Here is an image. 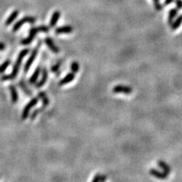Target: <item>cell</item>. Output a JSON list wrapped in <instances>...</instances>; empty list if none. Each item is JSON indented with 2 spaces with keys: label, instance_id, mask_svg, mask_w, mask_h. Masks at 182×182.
<instances>
[{
  "label": "cell",
  "instance_id": "7402d4cb",
  "mask_svg": "<svg viewBox=\"0 0 182 182\" xmlns=\"http://www.w3.org/2000/svg\"><path fill=\"white\" fill-rule=\"evenodd\" d=\"M11 64V60L10 59H7L1 65H0V74H2L6 71V70L7 69L8 67Z\"/></svg>",
  "mask_w": 182,
  "mask_h": 182
},
{
  "label": "cell",
  "instance_id": "ac0fdd59",
  "mask_svg": "<svg viewBox=\"0 0 182 182\" xmlns=\"http://www.w3.org/2000/svg\"><path fill=\"white\" fill-rule=\"evenodd\" d=\"M158 165H159V166H160V168L163 170V172H165V173H166L167 175H168V174L171 172V168L168 166V165L165 162L159 161Z\"/></svg>",
  "mask_w": 182,
  "mask_h": 182
},
{
  "label": "cell",
  "instance_id": "8fae6325",
  "mask_svg": "<svg viewBox=\"0 0 182 182\" xmlns=\"http://www.w3.org/2000/svg\"><path fill=\"white\" fill-rule=\"evenodd\" d=\"M61 16V12L59 11H55L52 14V18L50 19V25L51 28L52 27H55L56 26L57 23H58L59 20V18Z\"/></svg>",
  "mask_w": 182,
  "mask_h": 182
},
{
  "label": "cell",
  "instance_id": "ba28073f",
  "mask_svg": "<svg viewBox=\"0 0 182 182\" xmlns=\"http://www.w3.org/2000/svg\"><path fill=\"white\" fill-rule=\"evenodd\" d=\"M9 91H10L11 102H12L14 104H15V103H17L18 102V93L15 86H14V84H12V83H11V84L9 85Z\"/></svg>",
  "mask_w": 182,
  "mask_h": 182
},
{
  "label": "cell",
  "instance_id": "5b68a950",
  "mask_svg": "<svg viewBox=\"0 0 182 182\" xmlns=\"http://www.w3.org/2000/svg\"><path fill=\"white\" fill-rule=\"evenodd\" d=\"M36 22V18L31 17V16H25V17H23L21 20L15 23L14 24L12 27L13 32H17L19 29L24 25L26 23H30V24H34Z\"/></svg>",
  "mask_w": 182,
  "mask_h": 182
},
{
  "label": "cell",
  "instance_id": "5bb4252c",
  "mask_svg": "<svg viewBox=\"0 0 182 182\" xmlns=\"http://www.w3.org/2000/svg\"><path fill=\"white\" fill-rule=\"evenodd\" d=\"M150 175H152V176L156 177V178H159V179H165V178H167V176H168V175H167L166 173H165V172H161L160 171H158V170L155 169V168H151V169L150 170Z\"/></svg>",
  "mask_w": 182,
  "mask_h": 182
},
{
  "label": "cell",
  "instance_id": "ffe728a7",
  "mask_svg": "<svg viewBox=\"0 0 182 182\" xmlns=\"http://www.w3.org/2000/svg\"><path fill=\"white\" fill-rule=\"evenodd\" d=\"M107 179V177L105 175H101V174H96L93 178L92 181L93 182H104Z\"/></svg>",
  "mask_w": 182,
  "mask_h": 182
},
{
  "label": "cell",
  "instance_id": "277c9868",
  "mask_svg": "<svg viewBox=\"0 0 182 182\" xmlns=\"http://www.w3.org/2000/svg\"><path fill=\"white\" fill-rule=\"evenodd\" d=\"M38 101L39 97H34L27 103V104L25 106H24V109H23L22 111V114H21V119H22L23 120H25V119H27V118H28L31 109L38 103Z\"/></svg>",
  "mask_w": 182,
  "mask_h": 182
},
{
  "label": "cell",
  "instance_id": "83f0119b",
  "mask_svg": "<svg viewBox=\"0 0 182 182\" xmlns=\"http://www.w3.org/2000/svg\"><path fill=\"white\" fill-rule=\"evenodd\" d=\"M6 45L3 42H0V51H4L6 50Z\"/></svg>",
  "mask_w": 182,
  "mask_h": 182
},
{
  "label": "cell",
  "instance_id": "8992f818",
  "mask_svg": "<svg viewBox=\"0 0 182 182\" xmlns=\"http://www.w3.org/2000/svg\"><path fill=\"white\" fill-rule=\"evenodd\" d=\"M132 88L127 86H123V85H117L114 87L112 89V92L114 93H124V94H131L132 93Z\"/></svg>",
  "mask_w": 182,
  "mask_h": 182
},
{
  "label": "cell",
  "instance_id": "4316f807",
  "mask_svg": "<svg viewBox=\"0 0 182 182\" xmlns=\"http://www.w3.org/2000/svg\"><path fill=\"white\" fill-rule=\"evenodd\" d=\"M175 3L177 5V9L178 10L182 9V0H175Z\"/></svg>",
  "mask_w": 182,
  "mask_h": 182
},
{
  "label": "cell",
  "instance_id": "30bf717a",
  "mask_svg": "<svg viewBox=\"0 0 182 182\" xmlns=\"http://www.w3.org/2000/svg\"><path fill=\"white\" fill-rule=\"evenodd\" d=\"M74 28L70 25L62 26V27H57L55 29V32L56 34H71L73 32Z\"/></svg>",
  "mask_w": 182,
  "mask_h": 182
},
{
  "label": "cell",
  "instance_id": "9c48e42d",
  "mask_svg": "<svg viewBox=\"0 0 182 182\" xmlns=\"http://www.w3.org/2000/svg\"><path fill=\"white\" fill-rule=\"evenodd\" d=\"M75 78V74L73 73V72H70V73H68L66 76H65L62 80H61L59 84L60 86H64V85L67 84V83H71V81H73Z\"/></svg>",
  "mask_w": 182,
  "mask_h": 182
},
{
  "label": "cell",
  "instance_id": "7a4b0ae2",
  "mask_svg": "<svg viewBox=\"0 0 182 182\" xmlns=\"http://www.w3.org/2000/svg\"><path fill=\"white\" fill-rule=\"evenodd\" d=\"M49 31H50V28L47 26L45 25H40L38 26V27H32L29 30V35L27 36V38L21 40V45L25 46L31 43L32 41L34 40V37H35L36 34H37L38 33H48Z\"/></svg>",
  "mask_w": 182,
  "mask_h": 182
},
{
  "label": "cell",
  "instance_id": "6da1fadb",
  "mask_svg": "<svg viewBox=\"0 0 182 182\" xmlns=\"http://www.w3.org/2000/svg\"><path fill=\"white\" fill-rule=\"evenodd\" d=\"M29 49H24V50H21V52L19 53V55H18L17 59L15 61V63H14V67H13L12 70H11V72L9 75H3L1 78V80L2 81H12L14 78L17 77L18 74L19 70H20L21 63H22V60L26 55L28 54L29 52Z\"/></svg>",
  "mask_w": 182,
  "mask_h": 182
},
{
  "label": "cell",
  "instance_id": "9a60e30c",
  "mask_svg": "<svg viewBox=\"0 0 182 182\" xmlns=\"http://www.w3.org/2000/svg\"><path fill=\"white\" fill-rule=\"evenodd\" d=\"M40 72H41V68L40 65H39V66H37V68H36V69L34 70L32 76H31L30 79H29V82H30V83H31V84H34V83H36L37 79H38L39 76H40Z\"/></svg>",
  "mask_w": 182,
  "mask_h": 182
},
{
  "label": "cell",
  "instance_id": "484cf974",
  "mask_svg": "<svg viewBox=\"0 0 182 182\" xmlns=\"http://www.w3.org/2000/svg\"><path fill=\"white\" fill-rule=\"evenodd\" d=\"M154 2V6H155V8L156 10H161L162 9V5L160 3V0H153Z\"/></svg>",
  "mask_w": 182,
  "mask_h": 182
},
{
  "label": "cell",
  "instance_id": "4fadbf2b",
  "mask_svg": "<svg viewBox=\"0 0 182 182\" xmlns=\"http://www.w3.org/2000/svg\"><path fill=\"white\" fill-rule=\"evenodd\" d=\"M19 15V11L18 10H14L11 13L10 15L8 17V18L6 19V21H5V25L6 26H10L15 19L17 18L18 16Z\"/></svg>",
  "mask_w": 182,
  "mask_h": 182
},
{
  "label": "cell",
  "instance_id": "44dd1931",
  "mask_svg": "<svg viewBox=\"0 0 182 182\" xmlns=\"http://www.w3.org/2000/svg\"><path fill=\"white\" fill-rule=\"evenodd\" d=\"M181 22H182V14L181 15H180L175 21H173V23H172L171 25L172 30H176V29H178V27H180V25H181Z\"/></svg>",
  "mask_w": 182,
  "mask_h": 182
},
{
  "label": "cell",
  "instance_id": "7c38bea8",
  "mask_svg": "<svg viewBox=\"0 0 182 182\" xmlns=\"http://www.w3.org/2000/svg\"><path fill=\"white\" fill-rule=\"evenodd\" d=\"M42 78H41L40 81L37 83V85H36V87L37 88L42 87L45 84L46 82L47 81V79H48V71H47V68H42Z\"/></svg>",
  "mask_w": 182,
  "mask_h": 182
},
{
  "label": "cell",
  "instance_id": "603a6c76",
  "mask_svg": "<svg viewBox=\"0 0 182 182\" xmlns=\"http://www.w3.org/2000/svg\"><path fill=\"white\" fill-rule=\"evenodd\" d=\"M79 69H80L79 64H78L77 62H72L71 65V72L76 74V73H78V71H79Z\"/></svg>",
  "mask_w": 182,
  "mask_h": 182
},
{
  "label": "cell",
  "instance_id": "f1b7e54d",
  "mask_svg": "<svg viewBox=\"0 0 182 182\" xmlns=\"http://www.w3.org/2000/svg\"><path fill=\"white\" fill-rule=\"evenodd\" d=\"M173 1H174V0H165V6H168V5L171 4V3Z\"/></svg>",
  "mask_w": 182,
  "mask_h": 182
},
{
  "label": "cell",
  "instance_id": "2e32d148",
  "mask_svg": "<svg viewBox=\"0 0 182 182\" xmlns=\"http://www.w3.org/2000/svg\"><path fill=\"white\" fill-rule=\"evenodd\" d=\"M38 97L42 100V106L47 107L49 104H50V99H49L48 96H47L46 93H44L43 91H40L38 93Z\"/></svg>",
  "mask_w": 182,
  "mask_h": 182
},
{
  "label": "cell",
  "instance_id": "52a82bcc",
  "mask_svg": "<svg viewBox=\"0 0 182 182\" xmlns=\"http://www.w3.org/2000/svg\"><path fill=\"white\" fill-rule=\"evenodd\" d=\"M44 42H45L46 45L48 47V48L50 49L52 52H54V53H59V48L54 43L53 40H52L50 37H46L45 40H44Z\"/></svg>",
  "mask_w": 182,
  "mask_h": 182
},
{
  "label": "cell",
  "instance_id": "d6986e66",
  "mask_svg": "<svg viewBox=\"0 0 182 182\" xmlns=\"http://www.w3.org/2000/svg\"><path fill=\"white\" fill-rule=\"evenodd\" d=\"M178 9H172L169 11L168 12V24L169 25H172V24L173 23V20L175 17H176L177 14H178Z\"/></svg>",
  "mask_w": 182,
  "mask_h": 182
},
{
  "label": "cell",
  "instance_id": "3957f363",
  "mask_svg": "<svg viewBox=\"0 0 182 182\" xmlns=\"http://www.w3.org/2000/svg\"><path fill=\"white\" fill-rule=\"evenodd\" d=\"M41 44H42V41L39 40L37 45L34 47V49L32 50V52H31L30 57H29L28 59H27V62H26L25 65H24V71L25 72V73H27V72H28L29 70H30V67L32 66L33 63H34V61L36 59V58H37V55H38L39 50H40L41 47Z\"/></svg>",
  "mask_w": 182,
  "mask_h": 182
},
{
  "label": "cell",
  "instance_id": "d4e9b609",
  "mask_svg": "<svg viewBox=\"0 0 182 182\" xmlns=\"http://www.w3.org/2000/svg\"><path fill=\"white\" fill-rule=\"evenodd\" d=\"M61 65H62V62H58L57 63H55V65H52V67L51 68V71L52 72H54V73H55V72H57L59 71V69L61 67Z\"/></svg>",
  "mask_w": 182,
  "mask_h": 182
},
{
  "label": "cell",
  "instance_id": "cb8c5ba5",
  "mask_svg": "<svg viewBox=\"0 0 182 182\" xmlns=\"http://www.w3.org/2000/svg\"><path fill=\"white\" fill-rule=\"evenodd\" d=\"M45 108H46L45 106H42V107H40V108H39V109H36V110L34 111V112L32 113V115H30V119H31V120H34V119H36V117H37V115H38L39 113L41 112V111L43 110V109H45Z\"/></svg>",
  "mask_w": 182,
  "mask_h": 182
},
{
  "label": "cell",
  "instance_id": "e0dca14e",
  "mask_svg": "<svg viewBox=\"0 0 182 182\" xmlns=\"http://www.w3.org/2000/svg\"><path fill=\"white\" fill-rule=\"evenodd\" d=\"M18 86L20 87V88L21 90H22L23 92H24V93H25L27 96H31V95H32V91H31L27 87V86L26 85L25 82L23 81L22 80L18 82Z\"/></svg>",
  "mask_w": 182,
  "mask_h": 182
}]
</instances>
